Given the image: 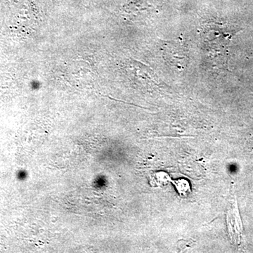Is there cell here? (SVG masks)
Here are the masks:
<instances>
[{"instance_id": "obj_2", "label": "cell", "mask_w": 253, "mask_h": 253, "mask_svg": "<svg viewBox=\"0 0 253 253\" xmlns=\"http://www.w3.org/2000/svg\"><path fill=\"white\" fill-rule=\"evenodd\" d=\"M173 184L175 186L176 190L182 197H186L191 192L189 183L185 179H178L172 181Z\"/></svg>"}, {"instance_id": "obj_1", "label": "cell", "mask_w": 253, "mask_h": 253, "mask_svg": "<svg viewBox=\"0 0 253 253\" xmlns=\"http://www.w3.org/2000/svg\"><path fill=\"white\" fill-rule=\"evenodd\" d=\"M169 181H172L166 172L152 173L150 175V183L152 186H164L167 185Z\"/></svg>"}]
</instances>
